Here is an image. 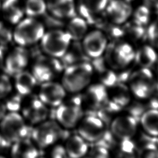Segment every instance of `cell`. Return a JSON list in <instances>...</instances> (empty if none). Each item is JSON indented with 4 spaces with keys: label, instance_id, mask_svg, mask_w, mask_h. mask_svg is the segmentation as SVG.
Listing matches in <instances>:
<instances>
[{
    "label": "cell",
    "instance_id": "6da1fadb",
    "mask_svg": "<svg viewBox=\"0 0 158 158\" xmlns=\"http://www.w3.org/2000/svg\"><path fill=\"white\" fill-rule=\"evenodd\" d=\"M93 78L90 61L80 63L64 68L62 85L67 92L71 94L80 93L90 85Z\"/></svg>",
    "mask_w": 158,
    "mask_h": 158
},
{
    "label": "cell",
    "instance_id": "7a4b0ae2",
    "mask_svg": "<svg viewBox=\"0 0 158 158\" xmlns=\"http://www.w3.org/2000/svg\"><path fill=\"white\" fill-rule=\"evenodd\" d=\"M135 49L125 40L109 42L103 57L108 65L114 71L128 68L133 62Z\"/></svg>",
    "mask_w": 158,
    "mask_h": 158
},
{
    "label": "cell",
    "instance_id": "3957f363",
    "mask_svg": "<svg viewBox=\"0 0 158 158\" xmlns=\"http://www.w3.org/2000/svg\"><path fill=\"white\" fill-rule=\"evenodd\" d=\"M127 83L131 94L141 100L149 98L157 87L155 74L146 68L138 67L131 71Z\"/></svg>",
    "mask_w": 158,
    "mask_h": 158
},
{
    "label": "cell",
    "instance_id": "277c9868",
    "mask_svg": "<svg viewBox=\"0 0 158 158\" xmlns=\"http://www.w3.org/2000/svg\"><path fill=\"white\" fill-rule=\"evenodd\" d=\"M56 108V122L66 129L77 127L83 117V107L80 93L73 94L69 99L67 101L64 99V102Z\"/></svg>",
    "mask_w": 158,
    "mask_h": 158
},
{
    "label": "cell",
    "instance_id": "5b68a950",
    "mask_svg": "<svg viewBox=\"0 0 158 158\" xmlns=\"http://www.w3.org/2000/svg\"><path fill=\"white\" fill-rule=\"evenodd\" d=\"M0 133L12 144L27 138L29 133L28 123L19 112H7L0 121Z\"/></svg>",
    "mask_w": 158,
    "mask_h": 158
},
{
    "label": "cell",
    "instance_id": "8992f818",
    "mask_svg": "<svg viewBox=\"0 0 158 158\" xmlns=\"http://www.w3.org/2000/svg\"><path fill=\"white\" fill-rule=\"evenodd\" d=\"M62 127L52 120H46L36 125L31 131V140L37 148L46 149L51 147L62 136Z\"/></svg>",
    "mask_w": 158,
    "mask_h": 158
},
{
    "label": "cell",
    "instance_id": "52a82bcc",
    "mask_svg": "<svg viewBox=\"0 0 158 158\" xmlns=\"http://www.w3.org/2000/svg\"><path fill=\"white\" fill-rule=\"evenodd\" d=\"M44 33L43 25L32 17L21 20L17 24L13 38L21 46L33 44L41 40Z\"/></svg>",
    "mask_w": 158,
    "mask_h": 158
},
{
    "label": "cell",
    "instance_id": "ba28073f",
    "mask_svg": "<svg viewBox=\"0 0 158 158\" xmlns=\"http://www.w3.org/2000/svg\"><path fill=\"white\" fill-rule=\"evenodd\" d=\"M71 42L69 34L60 29H54L44 33L41 39L43 51L48 56L58 59L65 54Z\"/></svg>",
    "mask_w": 158,
    "mask_h": 158
},
{
    "label": "cell",
    "instance_id": "9c48e42d",
    "mask_svg": "<svg viewBox=\"0 0 158 158\" xmlns=\"http://www.w3.org/2000/svg\"><path fill=\"white\" fill-rule=\"evenodd\" d=\"M106 123L94 114L83 116L77 125L78 134L88 143L99 141L106 131Z\"/></svg>",
    "mask_w": 158,
    "mask_h": 158
},
{
    "label": "cell",
    "instance_id": "30bf717a",
    "mask_svg": "<svg viewBox=\"0 0 158 158\" xmlns=\"http://www.w3.org/2000/svg\"><path fill=\"white\" fill-rule=\"evenodd\" d=\"M64 69L60 60L51 56L40 57L33 68V73L36 81L41 83L52 81V79Z\"/></svg>",
    "mask_w": 158,
    "mask_h": 158
},
{
    "label": "cell",
    "instance_id": "8fae6325",
    "mask_svg": "<svg viewBox=\"0 0 158 158\" xmlns=\"http://www.w3.org/2000/svg\"><path fill=\"white\" fill-rule=\"evenodd\" d=\"M20 113L26 122L36 125L46 120L49 115V109L38 97H31L23 100Z\"/></svg>",
    "mask_w": 158,
    "mask_h": 158
},
{
    "label": "cell",
    "instance_id": "7c38bea8",
    "mask_svg": "<svg viewBox=\"0 0 158 158\" xmlns=\"http://www.w3.org/2000/svg\"><path fill=\"white\" fill-rule=\"evenodd\" d=\"M138 129V120L129 114L116 115L110 122V131L117 140L132 139Z\"/></svg>",
    "mask_w": 158,
    "mask_h": 158
},
{
    "label": "cell",
    "instance_id": "4fadbf2b",
    "mask_svg": "<svg viewBox=\"0 0 158 158\" xmlns=\"http://www.w3.org/2000/svg\"><path fill=\"white\" fill-rule=\"evenodd\" d=\"M81 44L86 54L91 60L104 55L109 40L101 30L95 29L88 31L81 40Z\"/></svg>",
    "mask_w": 158,
    "mask_h": 158
},
{
    "label": "cell",
    "instance_id": "5bb4252c",
    "mask_svg": "<svg viewBox=\"0 0 158 158\" xmlns=\"http://www.w3.org/2000/svg\"><path fill=\"white\" fill-rule=\"evenodd\" d=\"M83 91L81 94L82 106L89 111L95 112L109 99L107 88L99 83L88 85Z\"/></svg>",
    "mask_w": 158,
    "mask_h": 158
},
{
    "label": "cell",
    "instance_id": "9a60e30c",
    "mask_svg": "<svg viewBox=\"0 0 158 158\" xmlns=\"http://www.w3.org/2000/svg\"><path fill=\"white\" fill-rule=\"evenodd\" d=\"M66 93L62 84L49 81L41 83L38 97L46 106L57 107L64 102Z\"/></svg>",
    "mask_w": 158,
    "mask_h": 158
},
{
    "label": "cell",
    "instance_id": "2e32d148",
    "mask_svg": "<svg viewBox=\"0 0 158 158\" xmlns=\"http://www.w3.org/2000/svg\"><path fill=\"white\" fill-rule=\"evenodd\" d=\"M132 12V7L126 0H108L104 10L105 17L110 22L120 25L128 21Z\"/></svg>",
    "mask_w": 158,
    "mask_h": 158
},
{
    "label": "cell",
    "instance_id": "e0dca14e",
    "mask_svg": "<svg viewBox=\"0 0 158 158\" xmlns=\"http://www.w3.org/2000/svg\"><path fill=\"white\" fill-rule=\"evenodd\" d=\"M90 63L93 77H96L99 83L108 88L117 82L116 72L108 65L103 56L91 59Z\"/></svg>",
    "mask_w": 158,
    "mask_h": 158
},
{
    "label": "cell",
    "instance_id": "ac0fdd59",
    "mask_svg": "<svg viewBox=\"0 0 158 158\" xmlns=\"http://www.w3.org/2000/svg\"><path fill=\"white\" fill-rule=\"evenodd\" d=\"M108 0H78L76 6L80 16L89 24H93L96 18L104 12Z\"/></svg>",
    "mask_w": 158,
    "mask_h": 158
},
{
    "label": "cell",
    "instance_id": "d6986e66",
    "mask_svg": "<svg viewBox=\"0 0 158 158\" xmlns=\"http://www.w3.org/2000/svg\"><path fill=\"white\" fill-rule=\"evenodd\" d=\"M46 4L49 12L58 19H70L76 15L74 0H48Z\"/></svg>",
    "mask_w": 158,
    "mask_h": 158
},
{
    "label": "cell",
    "instance_id": "ffe728a7",
    "mask_svg": "<svg viewBox=\"0 0 158 158\" xmlns=\"http://www.w3.org/2000/svg\"><path fill=\"white\" fill-rule=\"evenodd\" d=\"M28 61L27 52L23 48H17L7 57L5 62V70L11 75H16L22 72Z\"/></svg>",
    "mask_w": 158,
    "mask_h": 158
},
{
    "label": "cell",
    "instance_id": "44dd1931",
    "mask_svg": "<svg viewBox=\"0 0 158 158\" xmlns=\"http://www.w3.org/2000/svg\"><path fill=\"white\" fill-rule=\"evenodd\" d=\"M59 59L64 68L67 66L90 61V59L83 50L81 41H72L67 50Z\"/></svg>",
    "mask_w": 158,
    "mask_h": 158
},
{
    "label": "cell",
    "instance_id": "7402d4cb",
    "mask_svg": "<svg viewBox=\"0 0 158 158\" xmlns=\"http://www.w3.org/2000/svg\"><path fill=\"white\" fill-rule=\"evenodd\" d=\"M10 158H38V148L28 138L11 144Z\"/></svg>",
    "mask_w": 158,
    "mask_h": 158
},
{
    "label": "cell",
    "instance_id": "603a6c76",
    "mask_svg": "<svg viewBox=\"0 0 158 158\" xmlns=\"http://www.w3.org/2000/svg\"><path fill=\"white\" fill-rule=\"evenodd\" d=\"M64 146L69 158H83L89 149L88 143L78 134L69 136Z\"/></svg>",
    "mask_w": 158,
    "mask_h": 158
},
{
    "label": "cell",
    "instance_id": "cb8c5ba5",
    "mask_svg": "<svg viewBox=\"0 0 158 158\" xmlns=\"http://www.w3.org/2000/svg\"><path fill=\"white\" fill-rule=\"evenodd\" d=\"M25 4L22 0H5L1 5L4 18L9 23H18L25 13Z\"/></svg>",
    "mask_w": 158,
    "mask_h": 158
},
{
    "label": "cell",
    "instance_id": "d4e9b609",
    "mask_svg": "<svg viewBox=\"0 0 158 158\" xmlns=\"http://www.w3.org/2000/svg\"><path fill=\"white\" fill-rule=\"evenodd\" d=\"M107 90L109 99L122 109L131 102L132 94L128 85L125 83L117 82L107 88Z\"/></svg>",
    "mask_w": 158,
    "mask_h": 158
},
{
    "label": "cell",
    "instance_id": "484cf974",
    "mask_svg": "<svg viewBox=\"0 0 158 158\" xmlns=\"http://www.w3.org/2000/svg\"><path fill=\"white\" fill-rule=\"evenodd\" d=\"M157 59L156 49L150 44H143L135 50L133 62L138 67L150 69L156 64Z\"/></svg>",
    "mask_w": 158,
    "mask_h": 158
},
{
    "label": "cell",
    "instance_id": "4316f807",
    "mask_svg": "<svg viewBox=\"0 0 158 158\" xmlns=\"http://www.w3.org/2000/svg\"><path fill=\"white\" fill-rule=\"evenodd\" d=\"M123 40L128 43H139L146 38V29L134 21L126 22L122 25Z\"/></svg>",
    "mask_w": 158,
    "mask_h": 158
},
{
    "label": "cell",
    "instance_id": "83f0119b",
    "mask_svg": "<svg viewBox=\"0 0 158 158\" xmlns=\"http://www.w3.org/2000/svg\"><path fill=\"white\" fill-rule=\"evenodd\" d=\"M65 31L70 36L72 41H81L88 33V23L80 16H74L69 19Z\"/></svg>",
    "mask_w": 158,
    "mask_h": 158
},
{
    "label": "cell",
    "instance_id": "f1b7e54d",
    "mask_svg": "<svg viewBox=\"0 0 158 158\" xmlns=\"http://www.w3.org/2000/svg\"><path fill=\"white\" fill-rule=\"evenodd\" d=\"M15 76L14 85L17 93L23 97L28 96L37 83L33 75L23 70Z\"/></svg>",
    "mask_w": 158,
    "mask_h": 158
},
{
    "label": "cell",
    "instance_id": "f546056e",
    "mask_svg": "<svg viewBox=\"0 0 158 158\" xmlns=\"http://www.w3.org/2000/svg\"><path fill=\"white\" fill-rule=\"evenodd\" d=\"M139 120L143 129L148 136H158V109H148Z\"/></svg>",
    "mask_w": 158,
    "mask_h": 158
},
{
    "label": "cell",
    "instance_id": "4dcf8cb0",
    "mask_svg": "<svg viewBox=\"0 0 158 158\" xmlns=\"http://www.w3.org/2000/svg\"><path fill=\"white\" fill-rule=\"evenodd\" d=\"M112 149L110 158H137V148L132 139L118 140Z\"/></svg>",
    "mask_w": 158,
    "mask_h": 158
},
{
    "label": "cell",
    "instance_id": "1f68e13d",
    "mask_svg": "<svg viewBox=\"0 0 158 158\" xmlns=\"http://www.w3.org/2000/svg\"><path fill=\"white\" fill-rule=\"evenodd\" d=\"M47 9L44 0H27L25 3V13L29 17H34L44 14Z\"/></svg>",
    "mask_w": 158,
    "mask_h": 158
},
{
    "label": "cell",
    "instance_id": "d6a6232c",
    "mask_svg": "<svg viewBox=\"0 0 158 158\" xmlns=\"http://www.w3.org/2000/svg\"><path fill=\"white\" fill-rule=\"evenodd\" d=\"M150 9H151L145 4L138 6L132 12V20L141 25L145 27L147 24H148L151 18Z\"/></svg>",
    "mask_w": 158,
    "mask_h": 158
},
{
    "label": "cell",
    "instance_id": "836d02e7",
    "mask_svg": "<svg viewBox=\"0 0 158 158\" xmlns=\"http://www.w3.org/2000/svg\"><path fill=\"white\" fill-rule=\"evenodd\" d=\"M137 158H158V148L151 141L147 139L138 149Z\"/></svg>",
    "mask_w": 158,
    "mask_h": 158
},
{
    "label": "cell",
    "instance_id": "e575fe53",
    "mask_svg": "<svg viewBox=\"0 0 158 158\" xmlns=\"http://www.w3.org/2000/svg\"><path fill=\"white\" fill-rule=\"evenodd\" d=\"M146 38L150 45L158 49V16L148 25L146 29Z\"/></svg>",
    "mask_w": 158,
    "mask_h": 158
},
{
    "label": "cell",
    "instance_id": "d590c367",
    "mask_svg": "<svg viewBox=\"0 0 158 158\" xmlns=\"http://www.w3.org/2000/svg\"><path fill=\"white\" fill-rule=\"evenodd\" d=\"M83 158H110V153L107 148L96 144Z\"/></svg>",
    "mask_w": 158,
    "mask_h": 158
},
{
    "label": "cell",
    "instance_id": "8d00e7d4",
    "mask_svg": "<svg viewBox=\"0 0 158 158\" xmlns=\"http://www.w3.org/2000/svg\"><path fill=\"white\" fill-rule=\"evenodd\" d=\"M9 96L6 98L7 100L6 102H4L6 107L7 112H19L20 110L23 100L22 97H23L18 94V95L12 96L9 97Z\"/></svg>",
    "mask_w": 158,
    "mask_h": 158
},
{
    "label": "cell",
    "instance_id": "74e56055",
    "mask_svg": "<svg viewBox=\"0 0 158 158\" xmlns=\"http://www.w3.org/2000/svg\"><path fill=\"white\" fill-rule=\"evenodd\" d=\"M147 106L144 105L141 102H131V101L124 108H127L128 110V114L131 115L135 118L137 120V117L139 118L142 114L148 109L145 108Z\"/></svg>",
    "mask_w": 158,
    "mask_h": 158
},
{
    "label": "cell",
    "instance_id": "f35d334b",
    "mask_svg": "<svg viewBox=\"0 0 158 158\" xmlns=\"http://www.w3.org/2000/svg\"><path fill=\"white\" fill-rule=\"evenodd\" d=\"M12 89V85L9 78L6 75H0V100L7 98Z\"/></svg>",
    "mask_w": 158,
    "mask_h": 158
},
{
    "label": "cell",
    "instance_id": "ab89813d",
    "mask_svg": "<svg viewBox=\"0 0 158 158\" xmlns=\"http://www.w3.org/2000/svg\"><path fill=\"white\" fill-rule=\"evenodd\" d=\"M13 38L10 28L4 23L0 22V44L2 45L9 43Z\"/></svg>",
    "mask_w": 158,
    "mask_h": 158
},
{
    "label": "cell",
    "instance_id": "60d3db41",
    "mask_svg": "<svg viewBox=\"0 0 158 158\" xmlns=\"http://www.w3.org/2000/svg\"><path fill=\"white\" fill-rule=\"evenodd\" d=\"M49 152V158H67V153L64 145L55 144L52 146Z\"/></svg>",
    "mask_w": 158,
    "mask_h": 158
},
{
    "label": "cell",
    "instance_id": "b9f144b4",
    "mask_svg": "<svg viewBox=\"0 0 158 158\" xmlns=\"http://www.w3.org/2000/svg\"><path fill=\"white\" fill-rule=\"evenodd\" d=\"M10 145L11 144L8 142L0 133V154H2V152L8 149Z\"/></svg>",
    "mask_w": 158,
    "mask_h": 158
},
{
    "label": "cell",
    "instance_id": "7bdbcfd3",
    "mask_svg": "<svg viewBox=\"0 0 158 158\" xmlns=\"http://www.w3.org/2000/svg\"><path fill=\"white\" fill-rule=\"evenodd\" d=\"M144 4L150 9L158 10V0H143Z\"/></svg>",
    "mask_w": 158,
    "mask_h": 158
},
{
    "label": "cell",
    "instance_id": "ee69618b",
    "mask_svg": "<svg viewBox=\"0 0 158 158\" xmlns=\"http://www.w3.org/2000/svg\"><path fill=\"white\" fill-rule=\"evenodd\" d=\"M7 112V110L4 102L2 100H0V121L5 116Z\"/></svg>",
    "mask_w": 158,
    "mask_h": 158
},
{
    "label": "cell",
    "instance_id": "f6af8a7d",
    "mask_svg": "<svg viewBox=\"0 0 158 158\" xmlns=\"http://www.w3.org/2000/svg\"><path fill=\"white\" fill-rule=\"evenodd\" d=\"M146 138L149 140V141H151L152 143H153L158 148V136H156V137H151V136H149L146 135Z\"/></svg>",
    "mask_w": 158,
    "mask_h": 158
},
{
    "label": "cell",
    "instance_id": "bcb514c9",
    "mask_svg": "<svg viewBox=\"0 0 158 158\" xmlns=\"http://www.w3.org/2000/svg\"><path fill=\"white\" fill-rule=\"evenodd\" d=\"M3 64V54L1 49H0V68L2 66Z\"/></svg>",
    "mask_w": 158,
    "mask_h": 158
},
{
    "label": "cell",
    "instance_id": "7dc6e473",
    "mask_svg": "<svg viewBox=\"0 0 158 158\" xmlns=\"http://www.w3.org/2000/svg\"><path fill=\"white\" fill-rule=\"evenodd\" d=\"M156 64V73L155 76H156V80H157V84L158 85V59H157V60Z\"/></svg>",
    "mask_w": 158,
    "mask_h": 158
},
{
    "label": "cell",
    "instance_id": "c3c4849f",
    "mask_svg": "<svg viewBox=\"0 0 158 158\" xmlns=\"http://www.w3.org/2000/svg\"><path fill=\"white\" fill-rule=\"evenodd\" d=\"M0 158H7V157L2 154H0Z\"/></svg>",
    "mask_w": 158,
    "mask_h": 158
},
{
    "label": "cell",
    "instance_id": "681fc988",
    "mask_svg": "<svg viewBox=\"0 0 158 158\" xmlns=\"http://www.w3.org/2000/svg\"><path fill=\"white\" fill-rule=\"evenodd\" d=\"M1 4L0 3V14H1Z\"/></svg>",
    "mask_w": 158,
    "mask_h": 158
},
{
    "label": "cell",
    "instance_id": "f907efd6",
    "mask_svg": "<svg viewBox=\"0 0 158 158\" xmlns=\"http://www.w3.org/2000/svg\"><path fill=\"white\" fill-rule=\"evenodd\" d=\"M38 158H47V157H38Z\"/></svg>",
    "mask_w": 158,
    "mask_h": 158
},
{
    "label": "cell",
    "instance_id": "816d5d0a",
    "mask_svg": "<svg viewBox=\"0 0 158 158\" xmlns=\"http://www.w3.org/2000/svg\"><path fill=\"white\" fill-rule=\"evenodd\" d=\"M126 1H128V0H126Z\"/></svg>",
    "mask_w": 158,
    "mask_h": 158
},
{
    "label": "cell",
    "instance_id": "f5cc1de1",
    "mask_svg": "<svg viewBox=\"0 0 158 158\" xmlns=\"http://www.w3.org/2000/svg\"><path fill=\"white\" fill-rule=\"evenodd\" d=\"M67 158H69V157H67Z\"/></svg>",
    "mask_w": 158,
    "mask_h": 158
}]
</instances>
